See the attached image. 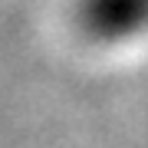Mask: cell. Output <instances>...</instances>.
<instances>
[{
	"label": "cell",
	"mask_w": 148,
	"mask_h": 148,
	"mask_svg": "<svg viewBox=\"0 0 148 148\" xmlns=\"http://www.w3.org/2000/svg\"><path fill=\"white\" fill-rule=\"evenodd\" d=\"M79 20L99 40H122L148 27V0H82Z\"/></svg>",
	"instance_id": "1"
}]
</instances>
